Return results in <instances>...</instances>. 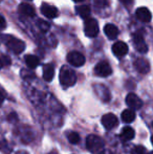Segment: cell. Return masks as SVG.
<instances>
[{
	"mask_svg": "<svg viewBox=\"0 0 153 154\" xmlns=\"http://www.w3.org/2000/svg\"><path fill=\"white\" fill-rule=\"evenodd\" d=\"M86 146L87 149L92 154H104L105 143L99 135L90 134L86 138Z\"/></svg>",
	"mask_w": 153,
	"mask_h": 154,
	"instance_id": "cell-1",
	"label": "cell"
},
{
	"mask_svg": "<svg viewBox=\"0 0 153 154\" xmlns=\"http://www.w3.org/2000/svg\"><path fill=\"white\" fill-rule=\"evenodd\" d=\"M77 82L76 72L67 66H63L60 70V83L63 87L67 88L74 86Z\"/></svg>",
	"mask_w": 153,
	"mask_h": 154,
	"instance_id": "cell-2",
	"label": "cell"
},
{
	"mask_svg": "<svg viewBox=\"0 0 153 154\" xmlns=\"http://www.w3.org/2000/svg\"><path fill=\"white\" fill-rule=\"evenodd\" d=\"M3 40L5 42L6 46L15 54H21L25 49V44L20 39L15 38L13 36H3Z\"/></svg>",
	"mask_w": 153,
	"mask_h": 154,
	"instance_id": "cell-3",
	"label": "cell"
},
{
	"mask_svg": "<svg viewBox=\"0 0 153 154\" xmlns=\"http://www.w3.org/2000/svg\"><path fill=\"white\" fill-rule=\"evenodd\" d=\"M84 32L89 38H94L99 34V24L96 20L92 18H86L84 21Z\"/></svg>",
	"mask_w": 153,
	"mask_h": 154,
	"instance_id": "cell-4",
	"label": "cell"
},
{
	"mask_svg": "<svg viewBox=\"0 0 153 154\" xmlns=\"http://www.w3.org/2000/svg\"><path fill=\"white\" fill-rule=\"evenodd\" d=\"M67 61L72 66L80 67L83 66L85 63V57L79 51H70L67 55Z\"/></svg>",
	"mask_w": 153,
	"mask_h": 154,
	"instance_id": "cell-5",
	"label": "cell"
},
{
	"mask_svg": "<svg viewBox=\"0 0 153 154\" xmlns=\"http://www.w3.org/2000/svg\"><path fill=\"white\" fill-rule=\"evenodd\" d=\"M94 72H96V75H99V77L105 78V77H108V75H110L111 73H112V69H111L109 63L102 61L96 65V67H94Z\"/></svg>",
	"mask_w": 153,
	"mask_h": 154,
	"instance_id": "cell-6",
	"label": "cell"
},
{
	"mask_svg": "<svg viewBox=\"0 0 153 154\" xmlns=\"http://www.w3.org/2000/svg\"><path fill=\"white\" fill-rule=\"evenodd\" d=\"M132 42H133V46H134V48L136 49L137 51H139V53H142V54H146L148 51V45H147V43L145 42V40H144L142 35L135 34L134 36H133Z\"/></svg>",
	"mask_w": 153,
	"mask_h": 154,
	"instance_id": "cell-7",
	"label": "cell"
},
{
	"mask_svg": "<svg viewBox=\"0 0 153 154\" xmlns=\"http://www.w3.org/2000/svg\"><path fill=\"white\" fill-rule=\"evenodd\" d=\"M126 104L132 110H139L143 106V101L135 93H129L126 97Z\"/></svg>",
	"mask_w": 153,
	"mask_h": 154,
	"instance_id": "cell-8",
	"label": "cell"
},
{
	"mask_svg": "<svg viewBox=\"0 0 153 154\" xmlns=\"http://www.w3.org/2000/svg\"><path fill=\"white\" fill-rule=\"evenodd\" d=\"M41 13H42L43 16L49 19L57 18L58 15H59V11L57 10V8L48 3H43L41 5Z\"/></svg>",
	"mask_w": 153,
	"mask_h": 154,
	"instance_id": "cell-9",
	"label": "cell"
},
{
	"mask_svg": "<svg viewBox=\"0 0 153 154\" xmlns=\"http://www.w3.org/2000/svg\"><path fill=\"white\" fill-rule=\"evenodd\" d=\"M102 124L107 130H111L118 125V120L115 114L107 113L104 114V116L102 118Z\"/></svg>",
	"mask_w": 153,
	"mask_h": 154,
	"instance_id": "cell-10",
	"label": "cell"
},
{
	"mask_svg": "<svg viewBox=\"0 0 153 154\" xmlns=\"http://www.w3.org/2000/svg\"><path fill=\"white\" fill-rule=\"evenodd\" d=\"M133 65H134V68L136 69L139 73H143V75L148 73L150 70L149 62L146 59H144V58H139V59H136L134 61V63H133Z\"/></svg>",
	"mask_w": 153,
	"mask_h": 154,
	"instance_id": "cell-11",
	"label": "cell"
},
{
	"mask_svg": "<svg viewBox=\"0 0 153 154\" xmlns=\"http://www.w3.org/2000/svg\"><path fill=\"white\" fill-rule=\"evenodd\" d=\"M112 51L115 54V56L118 58H122L125 55H127V53H128V46H127L126 43L122 42V41H118V42H115L112 45Z\"/></svg>",
	"mask_w": 153,
	"mask_h": 154,
	"instance_id": "cell-12",
	"label": "cell"
},
{
	"mask_svg": "<svg viewBox=\"0 0 153 154\" xmlns=\"http://www.w3.org/2000/svg\"><path fill=\"white\" fill-rule=\"evenodd\" d=\"M136 18L142 22H149L152 19V14L147 8H139L136 10Z\"/></svg>",
	"mask_w": 153,
	"mask_h": 154,
	"instance_id": "cell-13",
	"label": "cell"
},
{
	"mask_svg": "<svg viewBox=\"0 0 153 154\" xmlns=\"http://www.w3.org/2000/svg\"><path fill=\"white\" fill-rule=\"evenodd\" d=\"M134 135H135V132H134V130H133V128L127 126V127H124L122 129L121 134H120V138L124 143H126L132 140V138L134 137Z\"/></svg>",
	"mask_w": 153,
	"mask_h": 154,
	"instance_id": "cell-14",
	"label": "cell"
},
{
	"mask_svg": "<svg viewBox=\"0 0 153 154\" xmlns=\"http://www.w3.org/2000/svg\"><path fill=\"white\" fill-rule=\"evenodd\" d=\"M55 75V67L53 64H45L43 67V79L46 82H50Z\"/></svg>",
	"mask_w": 153,
	"mask_h": 154,
	"instance_id": "cell-15",
	"label": "cell"
},
{
	"mask_svg": "<svg viewBox=\"0 0 153 154\" xmlns=\"http://www.w3.org/2000/svg\"><path fill=\"white\" fill-rule=\"evenodd\" d=\"M104 32H105V34H106L107 38L110 39V40H113V39H115L116 37L118 36V29L115 25L110 24V23L105 25Z\"/></svg>",
	"mask_w": 153,
	"mask_h": 154,
	"instance_id": "cell-16",
	"label": "cell"
},
{
	"mask_svg": "<svg viewBox=\"0 0 153 154\" xmlns=\"http://www.w3.org/2000/svg\"><path fill=\"white\" fill-rule=\"evenodd\" d=\"M19 12L27 17H34L36 14L34 8L29 3H21L19 5Z\"/></svg>",
	"mask_w": 153,
	"mask_h": 154,
	"instance_id": "cell-17",
	"label": "cell"
},
{
	"mask_svg": "<svg viewBox=\"0 0 153 154\" xmlns=\"http://www.w3.org/2000/svg\"><path fill=\"white\" fill-rule=\"evenodd\" d=\"M25 63H26V65L29 67V68H36V67L38 66L39 64H40V61H39V58L36 57V56L34 55H27L25 56Z\"/></svg>",
	"mask_w": 153,
	"mask_h": 154,
	"instance_id": "cell-18",
	"label": "cell"
},
{
	"mask_svg": "<svg viewBox=\"0 0 153 154\" xmlns=\"http://www.w3.org/2000/svg\"><path fill=\"white\" fill-rule=\"evenodd\" d=\"M122 120L124 121L125 123H131L135 120V113L132 109H125L124 111L122 112Z\"/></svg>",
	"mask_w": 153,
	"mask_h": 154,
	"instance_id": "cell-19",
	"label": "cell"
},
{
	"mask_svg": "<svg viewBox=\"0 0 153 154\" xmlns=\"http://www.w3.org/2000/svg\"><path fill=\"white\" fill-rule=\"evenodd\" d=\"M77 13L82 18L86 19L90 16V8L88 5H81L79 8H77Z\"/></svg>",
	"mask_w": 153,
	"mask_h": 154,
	"instance_id": "cell-20",
	"label": "cell"
},
{
	"mask_svg": "<svg viewBox=\"0 0 153 154\" xmlns=\"http://www.w3.org/2000/svg\"><path fill=\"white\" fill-rule=\"evenodd\" d=\"M67 138H68V140H69L70 144H74V145H76L80 142V135L77 133V132H70V133L67 135Z\"/></svg>",
	"mask_w": 153,
	"mask_h": 154,
	"instance_id": "cell-21",
	"label": "cell"
},
{
	"mask_svg": "<svg viewBox=\"0 0 153 154\" xmlns=\"http://www.w3.org/2000/svg\"><path fill=\"white\" fill-rule=\"evenodd\" d=\"M37 25L42 32H47L49 29V23L46 22V21H44V20H38Z\"/></svg>",
	"mask_w": 153,
	"mask_h": 154,
	"instance_id": "cell-22",
	"label": "cell"
},
{
	"mask_svg": "<svg viewBox=\"0 0 153 154\" xmlns=\"http://www.w3.org/2000/svg\"><path fill=\"white\" fill-rule=\"evenodd\" d=\"M131 153L132 154H147V150H146V148L143 146H135Z\"/></svg>",
	"mask_w": 153,
	"mask_h": 154,
	"instance_id": "cell-23",
	"label": "cell"
},
{
	"mask_svg": "<svg viewBox=\"0 0 153 154\" xmlns=\"http://www.w3.org/2000/svg\"><path fill=\"white\" fill-rule=\"evenodd\" d=\"M6 27V22H5V19L0 15V31L4 29Z\"/></svg>",
	"mask_w": 153,
	"mask_h": 154,
	"instance_id": "cell-24",
	"label": "cell"
},
{
	"mask_svg": "<svg viewBox=\"0 0 153 154\" xmlns=\"http://www.w3.org/2000/svg\"><path fill=\"white\" fill-rule=\"evenodd\" d=\"M1 61L3 65H10L11 64V59L6 56H1Z\"/></svg>",
	"mask_w": 153,
	"mask_h": 154,
	"instance_id": "cell-25",
	"label": "cell"
},
{
	"mask_svg": "<svg viewBox=\"0 0 153 154\" xmlns=\"http://www.w3.org/2000/svg\"><path fill=\"white\" fill-rule=\"evenodd\" d=\"M120 1H121V3L124 4L127 8H129V6H131L133 4V0H120Z\"/></svg>",
	"mask_w": 153,
	"mask_h": 154,
	"instance_id": "cell-26",
	"label": "cell"
},
{
	"mask_svg": "<svg viewBox=\"0 0 153 154\" xmlns=\"http://www.w3.org/2000/svg\"><path fill=\"white\" fill-rule=\"evenodd\" d=\"M94 3L98 6H100V8H102V6L106 5L107 2H106V0H94Z\"/></svg>",
	"mask_w": 153,
	"mask_h": 154,
	"instance_id": "cell-27",
	"label": "cell"
},
{
	"mask_svg": "<svg viewBox=\"0 0 153 154\" xmlns=\"http://www.w3.org/2000/svg\"><path fill=\"white\" fill-rule=\"evenodd\" d=\"M3 101H4V94H3V92L0 90V104H1Z\"/></svg>",
	"mask_w": 153,
	"mask_h": 154,
	"instance_id": "cell-28",
	"label": "cell"
},
{
	"mask_svg": "<svg viewBox=\"0 0 153 154\" xmlns=\"http://www.w3.org/2000/svg\"><path fill=\"white\" fill-rule=\"evenodd\" d=\"M16 154H29V153L26 151H18V152H16Z\"/></svg>",
	"mask_w": 153,
	"mask_h": 154,
	"instance_id": "cell-29",
	"label": "cell"
},
{
	"mask_svg": "<svg viewBox=\"0 0 153 154\" xmlns=\"http://www.w3.org/2000/svg\"><path fill=\"white\" fill-rule=\"evenodd\" d=\"M3 66V64H2V61H1V58H0V68Z\"/></svg>",
	"mask_w": 153,
	"mask_h": 154,
	"instance_id": "cell-30",
	"label": "cell"
},
{
	"mask_svg": "<svg viewBox=\"0 0 153 154\" xmlns=\"http://www.w3.org/2000/svg\"><path fill=\"white\" fill-rule=\"evenodd\" d=\"M74 1H76V2H82V1H84V0H74Z\"/></svg>",
	"mask_w": 153,
	"mask_h": 154,
	"instance_id": "cell-31",
	"label": "cell"
},
{
	"mask_svg": "<svg viewBox=\"0 0 153 154\" xmlns=\"http://www.w3.org/2000/svg\"><path fill=\"white\" fill-rule=\"evenodd\" d=\"M151 143H152V145H153V135L151 136Z\"/></svg>",
	"mask_w": 153,
	"mask_h": 154,
	"instance_id": "cell-32",
	"label": "cell"
},
{
	"mask_svg": "<svg viewBox=\"0 0 153 154\" xmlns=\"http://www.w3.org/2000/svg\"><path fill=\"white\" fill-rule=\"evenodd\" d=\"M49 154H57V153H56V152H50Z\"/></svg>",
	"mask_w": 153,
	"mask_h": 154,
	"instance_id": "cell-33",
	"label": "cell"
},
{
	"mask_svg": "<svg viewBox=\"0 0 153 154\" xmlns=\"http://www.w3.org/2000/svg\"><path fill=\"white\" fill-rule=\"evenodd\" d=\"M150 154H153V152H151V153H150Z\"/></svg>",
	"mask_w": 153,
	"mask_h": 154,
	"instance_id": "cell-34",
	"label": "cell"
},
{
	"mask_svg": "<svg viewBox=\"0 0 153 154\" xmlns=\"http://www.w3.org/2000/svg\"></svg>",
	"mask_w": 153,
	"mask_h": 154,
	"instance_id": "cell-35",
	"label": "cell"
}]
</instances>
